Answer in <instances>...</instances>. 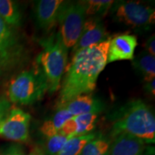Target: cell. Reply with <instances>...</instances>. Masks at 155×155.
Segmentation results:
<instances>
[{
  "mask_svg": "<svg viewBox=\"0 0 155 155\" xmlns=\"http://www.w3.org/2000/svg\"><path fill=\"white\" fill-rule=\"evenodd\" d=\"M111 39L73 54L72 61L65 70L58 105L94 91L98 78L107 64Z\"/></svg>",
  "mask_w": 155,
  "mask_h": 155,
  "instance_id": "cell-1",
  "label": "cell"
},
{
  "mask_svg": "<svg viewBox=\"0 0 155 155\" xmlns=\"http://www.w3.org/2000/svg\"><path fill=\"white\" fill-rule=\"evenodd\" d=\"M126 134L144 141L155 142V117L152 109L140 99L131 101L118 111L111 128V137Z\"/></svg>",
  "mask_w": 155,
  "mask_h": 155,
  "instance_id": "cell-2",
  "label": "cell"
},
{
  "mask_svg": "<svg viewBox=\"0 0 155 155\" xmlns=\"http://www.w3.org/2000/svg\"><path fill=\"white\" fill-rule=\"evenodd\" d=\"M42 50L37 57V68L41 72L48 86V93H55L67 68L68 49L58 32L40 41Z\"/></svg>",
  "mask_w": 155,
  "mask_h": 155,
  "instance_id": "cell-3",
  "label": "cell"
},
{
  "mask_svg": "<svg viewBox=\"0 0 155 155\" xmlns=\"http://www.w3.org/2000/svg\"><path fill=\"white\" fill-rule=\"evenodd\" d=\"M48 92L45 79L38 68L25 71L13 78L7 88L9 102L31 105L39 101Z\"/></svg>",
  "mask_w": 155,
  "mask_h": 155,
  "instance_id": "cell-4",
  "label": "cell"
},
{
  "mask_svg": "<svg viewBox=\"0 0 155 155\" xmlns=\"http://www.w3.org/2000/svg\"><path fill=\"white\" fill-rule=\"evenodd\" d=\"M28 50L16 28L0 17V75L12 72L26 63Z\"/></svg>",
  "mask_w": 155,
  "mask_h": 155,
  "instance_id": "cell-5",
  "label": "cell"
},
{
  "mask_svg": "<svg viewBox=\"0 0 155 155\" xmlns=\"http://www.w3.org/2000/svg\"><path fill=\"white\" fill-rule=\"evenodd\" d=\"M86 18L84 6L81 1L64 2L58 16V32L68 50L74 47L78 40Z\"/></svg>",
  "mask_w": 155,
  "mask_h": 155,
  "instance_id": "cell-6",
  "label": "cell"
},
{
  "mask_svg": "<svg viewBox=\"0 0 155 155\" xmlns=\"http://www.w3.org/2000/svg\"><path fill=\"white\" fill-rule=\"evenodd\" d=\"M113 9L115 18L129 27L146 28L154 23V9L138 2H118L114 4Z\"/></svg>",
  "mask_w": 155,
  "mask_h": 155,
  "instance_id": "cell-7",
  "label": "cell"
},
{
  "mask_svg": "<svg viewBox=\"0 0 155 155\" xmlns=\"http://www.w3.org/2000/svg\"><path fill=\"white\" fill-rule=\"evenodd\" d=\"M31 119L30 114L21 108H10L0 122V137L17 142H28Z\"/></svg>",
  "mask_w": 155,
  "mask_h": 155,
  "instance_id": "cell-8",
  "label": "cell"
},
{
  "mask_svg": "<svg viewBox=\"0 0 155 155\" xmlns=\"http://www.w3.org/2000/svg\"><path fill=\"white\" fill-rule=\"evenodd\" d=\"M109 38L101 18H86L80 38L75 45L73 48V54L85 48L106 41Z\"/></svg>",
  "mask_w": 155,
  "mask_h": 155,
  "instance_id": "cell-9",
  "label": "cell"
},
{
  "mask_svg": "<svg viewBox=\"0 0 155 155\" xmlns=\"http://www.w3.org/2000/svg\"><path fill=\"white\" fill-rule=\"evenodd\" d=\"M64 2L63 0H40L35 4V17L38 27L50 31L58 23V16Z\"/></svg>",
  "mask_w": 155,
  "mask_h": 155,
  "instance_id": "cell-10",
  "label": "cell"
},
{
  "mask_svg": "<svg viewBox=\"0 0 155 155\" xmlns=\"http://www.w3.org/2000/svg\"><path fill=\"white\" fill-rule=\"evenodd\" d=\"M137 45V38L133 35H120L111 39L107 55V63L120 61H132Z\"/></svg>",
  "mask_w": 155,
  "mask_h": 155,
  "instance_id": "cell-11",
  "label": "cell"
},
{
  "mask_svg": "<svg viewBox=\"0 0 155 155\" xmlns=\"http://www.w3.org/2000/svg\"><path fill=\"white\" fill-rule=\"evenodd\" d=\"M98 114L88 113L73 116L64 124L59 133L74 137L91 133L98 119Z\"/></svg>",
  "mask_w": 155,
  "mask_h": 155,
  "instance_id": "cell-12",
  "label": "cell"
},
{
  "mask_svg": "<svg viewBox=\"0 0 155 155\" xmlns=\"http://www.w3.org/2000/svg\"><path fill=\"white\" fill-rule=\"evenodd\" d=\"M145 144L140 139L121 134L113 138L108 155H143Z\"/></svg>",
  "mask_w": 155,
  "mask_h": 155,
  "instance_id": "cell-13",
  "label": "cell"
},
{
  "mask_svg": "<svg viewBox=\"0 0 155 155\" xmlns=\"http://www.w3.org/2000/svg\"><path fill=\"white\" fill-rule=\"evenodd\" d=\"M57 107L65 108L72 116L88 113L99 114L103 109L100 101L91 94L81 95Z\"/></svg>",
  "mask_w": 155,
  "mask_h": 155,
  "instance_id": "cell-14",
  "label": "cell"
},
{
  "mask_svg": "<svg viewBox=\"0 0 155 155\" xmlns=\"http://www.w3.org/2000/svg\"><path fill=\"white\" fill-rule=\"evenodd\" d=\"M73 116L65 108L57 107L56 112L43 122L40 127V132L45 139L59 133L64 124Z\"/></svg>",
  "mask_w": 155,
  "mask_h": 155,
  "instance_id": "cell-15",
  "label": "cell"
},
{
  "mask_svg": "<svg viewBox=\"0 0 155 155\" xmlns=\"http://www.w3.org/2000/svg\"><path fill=\"white\" fill-rule=\"evenodd\" d=\"M0 17L10 27L19 28L22 15L18 4L12 0H0Z\"/></svg>",
  "mask_w": 155,
  "mask_h": 155,
  "instance_id": "cell-16",
  "label": "cell"
},
{
  "mask_svg": "<svg viewBox=\"0 0 155 155\" xmlns=\"http://www.w3.org/2000/svg\"><path fill=\"white\" fill-rule=\"evenodd\" d=\"M134 68L144 77L145 82L153 80L155 78V58L146 51L141 52L132 60Z\"/></svg>",
  "mask_w": 155,
  "mask_h": 155,
  "instance_id": "cell-17",
  "label": "cell"
},
{
  "mask_svg": "<svg viewBox=\"0 0 155 155\" xmlns=\"http://www.w3.org/2000/svg\"><path fill=\"white\" fill-rule=\"evenodd\" d=\"M111 141L109 137L98 133L94 139L85 145L81 155H108Z\"/></svg>",
  "mask_w": 155,
  "mask_h": 155,
  "instance_id": "cell-18",
  "label": "cell"
},
{
  "mask_svg": "<svg viewBox=\"0 0 155 155\" xmlns=\"http://www.w3.org/2000/svg\"><path fill=\"white\" fill-rule=\"evenodd\" d=\"M97 134L98 133L91 132L86 135L72 137L57 155H81L85 145L94 139Z\"/></svg>",
  "mask_w": 155,
  "mask_h": 155,
  "instance_id": "cell-19",
  "label": "cell"
},
{
  "mask_svg": "<svg viewBox=\"0 0 155 155\" xmlns=\"http://www.w3.org/2000/svg\"><path fill=\"white\" fill-rule=\"evenodd\" d=\"M81 2L84 6L86 17L101 18L107 14L114 2L111 0H86L81 1Z\"/></svg>",
  "mask_w": 155,
  "mask_h": 155,
  "instance_id": "cell-20",
  "label": "cell"
},
{
  "mask_svg": "<svg viewBox=\"0 0 155 155\" xmlns=\"http://www.w3.org/2000/svg\"><path fill=\"white\" fill-rule=\"evenodd\" d=\"M69 136L58 133L46 139L45 153L48 155H57L70 139Z\"/></svg>",
  "mask_w": 155,
  "mask_h": 155,
  "instance_id": "cell-21",
  "label": "cell"
},
{
  "mask_svg": "<svg viewBox=\"0 0 155 155\" xmlns=\"http://www.w3.org/2000/svg\"><path fill=\"white\" fill-rule=\"evenodd\" d=\"M0 155H27L22 147L18 144H10L0 149Z\"/></svg>",
  "mask_w": 155,
  "mask_h": 155,
  "instance_id": "cell-22",
  "label": "cell"
},
{
  "mask_svg": "<svg viewBox=\"0 0 155 155\" xmlns=\"http://www.w3.org/2000/svg\"><path fill=\"white\" fill-rule=\"evenodd\" d=\"M10 102L5 98H0V122L10 109Z\"/></svg>",
  "mask_w": 155,
  "mask_h": 155,
  "instance_id": "cell-23",
  "label": "cell"
},
{
  "mask_svg": "<svg viewBox=\"0 0 155 155\" xmlns=\"http://www.w3.org/2000/svg\"><path fill=\"white\" fill-rule=\"evenodd\" d=\"M144 48L147 53L155 56V38L154 35H151L144 43Z\"/></svg>",
  "mask_w": 155,
  "mask_h": 155,
  "instance_id": "cell-24",
  "label": "cell"
},
{
  "mask_svg": "<svg viewBox=\"0 0 155 155\" xmlns=\"http://www.w3.org/2000/svg\"><path fill=\"white\" fill-rule=\"evenodd\" d=\"M145 91L152 96L155 95V78L150 81H147L144 86Z\"/></svg>",
  "mask_w": 155,
  "mask_h": 155,
  "instance_id": "cell-25",
  "label": "cell"
},
{
  "mask_svg": "<svg viewBox=\"0 0 155 155\" xmlns=\"http://www.w3.org/2000/svg\"><path fill=\"white\" fill-rule=\"evenodd\" d=\"M28 155H45V152L40 147H35Z\"/></svg>",
  "mask_w": 155,
  "mask_h": 155,
  "instance_id": "cell-26",
  "label": "cell"
}]
</instances>
